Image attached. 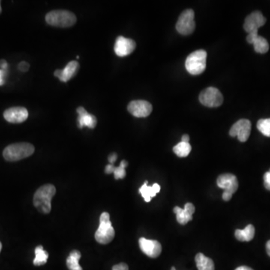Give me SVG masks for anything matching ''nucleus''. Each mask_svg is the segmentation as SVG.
Instances as JSON below:
<instances>
[{"label":"nucleus","mask_w":270,"mask_h":270,"mask_svg":"<svg viewBox=\"0 0 270 270\" xmlns=\"http://www.w3.org/2000/svg\"><path fill=\"white\" fill-rule=\"evenodd\" d=\"M207 54L204 50L194 51L186 60V68L192 75H199L205 70Z\"/></svg>","instance_id":"39448f33"},{"label":"nucleus","mask_w":270,"mask_h":270,"mask_svg":"<svg viewBox=\"0 0 270 270\" xmlns=\"http://www.w3.org/2000/svg\"><path fill=\"white\" fill-rule=\"evenodd\" d=\"M4 120L10 123H22L28 116V110L22 106H14L4 110L3 114Z\"/></svg>","instance_id":"f8f14e48"},{"label":"nucleus","mask_w":270,"mask_h":270,"mask_svg":"<svg viewBox=\"0 0 270 270\" xmlns=\"http://www.w3.org/2000/svg\"><path fill=\"white\" fill-rule=\"evenodd\" d=\"M195 262L198 270H214L212 260L207 258L202 253H198L195 256Z\"/></svg>","instance_id":"4be33fe9"},{"label":"nucleus","mask_w":270,"mask_h":270,"mask_svg":"<svg viewBox=\"0 0 270 270\" xmlns=\"http://www.w3.org/2000/svg\"><path fill=\"white\" fill-rule=\"evenodd\" d=\"M246 40L249 44L254 45V50L258 54H264L268 52L270 45L266 39L262 36H258V31H254L248 33Z\"/></svg>","instance_id":"2eb2a0df"},{"label":"nucleus","mask_w":270,"mask_h":270,"mask_svg":"<svg viewBox=\"0 0 270 270\" xmlns=\"http://www.w3.org/2000/svg\"><path fill=\"white\" fill-rule=\"evenodd\" d=\"M148 182L146 181L142 186L140 188L139 192L142 195L146 202H148L151 201L152 198L156 196L158 193L160 192V187L158 183H154L152 186H147Z\"/></svg>","instance_id":"6ab92c4d"},{"label":"nucleus","mask_w":270,"mask_h":270,"mask_svg":"<svg viewBox=\"0 0 270 270\" xmlns=\"http://www.w3.org/2000/svg\"><path fill=\"white\" fill-rule=\"evenodd\" d=\"M7 70L0 69V86L4 85V82H6L4 78H6V75H7Z\"/></svg>","instance_id":"c756f323"},{"label":"nucleus","mask_w":270,"mask_h":270,"mask_svg":"<svg viewBox=\"0 0 270 270\" xmlns=\"http://www.w3.org/2000/svg\"><path fill=\"white\" fill-rule=\"evenodd\" d=\"M252 130V123L248 120L242 118L232 124L230 130V135L237 136L240 142H246L249 138Z\"/></svg>","instance_id":"6e6552de"},{"label":"nucleus","mask_w":270,"mask_h":270,"mask_svg":"<svg viewBox=\"0 0 270 270\" xmlns=\"http://www.w3.org/2000/svg\"><path fill=\"white\" fill-rule=\"evenodd\" d=\"M112 270H128V266L124 262H120V264L114 266Z\"/></svg>","instance_id":"cd10ccee"},{"label":"nucleus","mask_w":270,"mask_h":270,"mask_svg":"<svg viewBox=\"0 0 270 270\" xmlns=\"http://www.w3.org/2000/svg\"><path fill=\"white\" fill-rule=\"evenodd\" d=\"M174 153L180 158L187 157L192 151V146L189 142H180L172 148Z\"/></svg>","instance_id":"393cba45"},{"label":"nucleus","mask_w":270,"mask_h":270,"mask_svg":"<svg viewBox=\"0 0 270 270\" xmlns=\"http://www.w3.org/2000/svg\"><path fill=\"white\" fill-rule=\"evenodd\" d=\"M256 128L264 136L270 138V118L260 120L256 123Z\"/></svg>","instance_id":"a878e982"},{"label":"nucleus","mask_w":270,"mask_h":270,"mask_svg":"<svg viewBox=\"0 0 270 270\" xmlns=\"http://www.w3.org/2000/svg\"><path fill=\"white\" fill-rule=\"evenodd\" d=\"M34 147L28 142H16L6 147L3 151V157L8 162H18L30 157L34 153Z\"/></svg>","instance_id":"f03ea898"},{"label":"nucleus","mask_w":270,"mask_h":270,"mask_svg":"<svg viewBox=\"0 0 270 270\" xmlns=\"http://www.w3.org/2000/svg\"><path fill=\"white\" fill-rule=\"evenodd\" d=\"M117 159V154L116 153H112V154H110V156L108 157V160H109L110 163V164H114V163H115L116 160Z\"/></svg>","instance_id":"7c9ffc66"},{"label":"nucleus","mask_w":270,"mask_h":270,"mask_svg":"<svg viewBox=\"0 0 270 270\" xmlns=\"http://www.w3.org/2000/svg\"><path fill=\"white\" fill-rule=\"evenodd\" d=\"M45 20L52 26L67 28L74 25L76 18L74 14L69 10H54L46 14Z\"/></svg>","instance_id":"7ed1b4c3"},{"label":"nucleus","mask_w":270,"mask_h":270,"mask_svg":"<svg viewBox=\"0 0 270 270\" xmlns=\"http://www.w3.org/2000/svg\"></svg>","instance_id":"58836bf2"},{"label":"nucleus","mask_w":270,"mask_h":270,"mask_svg":"<svg viewBox=\"0 0 270 270\" xmlns=\"http://www.w3.org/2000/svg\"><path fill=\"white\" fill-rule=\"evenodd\" d=\"M56 194L55 186L46 184L38 189L33 198V204L40 212L48 214L51 210V200Z\"/></svg>","instance_id":"f257e3e1"},{"label":"nucleus","mask_w":270,"mask_h":270,"mask_svg":"<svg viewBox=\"0 0 270 270\" xmlns=\"http://www.w3.org/2000/svg\"><path fill=\"white\" fill-rule=\"evenodd\" d=\"M34 254H36V258L33 260V264L34 266L44 265L46 264L48 259V253L46 250H44L43 246H38L34 249Z\"/></svg>","instance_id":"b1692460"},{"label":"nucleus","mask_w":270,"mask_h":270,"mask_svg":"<svg viewBox=\"0 0 270 270\" xmlns=\"http://www.w3.org/2000/svg\"><path fill=\"white\" fill-rule=\"evenodd\" d=\"M128 110L134 116L144 118L151 114L152 106L150 102L144 100H132L128 105Z\"/></svg>","instance_id":"1a4fd4ad"},{"label":"nucleus","mask_w":270,"mask_h":270,"mask_svg":"<svg viewBox=\"0 0 270 270\" xmlns=\"http://www.w3.org/2000/svg\"><path fill=\"white\" fill-rule=\"evenodd\" d=\"M194 12L192 9H186L178 16L176 28L180 34L188 36L195 30Z\"/></svg>","instance_id":"423d86ee"},{"label":"nucleus","mask_w":270,"mask_h":270,"mask_svg":"<svg viewBox=\"0 0 270 270\" xmlns=\"http://www.w3.org/2000/svg\"><path fill=\"white\" fill-rule=\"evenodd\" d=\"M235 270H252L250 267L246 266H242L238 267V268H236Z\"/></svg>","instance_id":"72a5a7b5"},{"label":"nucleus","mask_w":270,"mask_h":270,"mask_svg":"<svg viewBox=\"0 0 270 270\" xmlns=\"http://www.w3.org/2000/svg\"><path fill=\"white\" fill-rule=\"evenodd\" d=\"M0 68L8 70V62L4 60H0Z\"/></svg>","instance_id":"2f4dec72"},{"label":"nucleus","mask_w":270,"mask_h":270,"mask_svg":"<svg viewBox=\"0 0 270 270\" xmlns=\"http://www.w3.org/2000/svg\"><path fill=\"white\" fill-rule=\"evenodd\" d=\"M217 186L224 189V193L232 195L238 189V182L236 176L234 174H224L218 177Z\"/></svg>","instance_id":"9b49d317"},{"label":"nucleus","mask_w":270,"mask_h":270,"mask_svg":"<svg viewBox=\"0 0 270 270\" xmlns=\"http://www.w3.org/2000/svg\"><path fill=\"white\" fill-rule=\"evenodd\" d=\"M266 249L267 254L270 256V240L267 242L266 244Z\"/></svg>","instance_id":"f704fd0d"},{"label":"nucleus","mask_w":270,"mask_h":270,"mask_svg":"<svg viewBox=\"0 0 270 270\" xmlns=\"http://www.w3.org/2000/svg\"><path fill=\"white\" fill-rule=\"evenodd\" d=\"M174 212L176 214V220L180 224L184 225L193 218V214L195 212V207L192 202H187L184 208L178 206L174 208Z\"/></svg>","instance_id":"dca6fc26"},{"label":"nucleus","mask_w":270,"mask_h":270,"mask_svg":"<svg viewBox=\"0 0 270 270\" xmlns=\"http://www.w3.org/2000/svg\"><path fill=\"white\" fill-rule=\"evenodd\" d=\"M128 166V162L126 160H122L120 163V166H114V164L106 165V168H105V172L106 174H114V178L116 180H120V178H123L126 177V168Z\"/></svg>","instance_id":"aec40b11"},{"label":"nucleus","mask_w":270,"mask_h":270,"mask_svg":"<svg viewBox=\"0 0 270 270\" xmlns=\"http://www.w3.org/2000/svg\"><path fill=\"white\" fill-rule=\"evenodd\" d=\"M139 246L141 250L150 258H158L162 253V244L157 240H147L142 237L139 240Z\"/></svg>","instance_id":"4468645a"},{"label":"nucleus","mask_w":270,"mask_h":270,"mask_svg":"<svg viewBox=\"0 0 270 270\" xmlns=\"http://www.w3.org/2000/svg\"><path fill=\"white\" fill-rule=\"evenodd\" d=\"M171 270H176L175 267H172V268H171Z\"/></svg>","instance_id":"4c0bfd02"},{"label":"nucleus","mask_w":270,"mask_h":270,"mask_svg":"<svg viewBox=\"0 0 270 270\" xmlns=\"http://www.w3.org/2000/svg\"><path fill=\"white\" fill-rule=\"evenodd\" d=\"M254 226L252 224H248L243 230H236L235 231V236L238 241L249 242L253 240L254 236Z\"/></svg>","instance_id":"412c9836"},{"label":"nucleus","mask_w":270,"mask_h":270,"mask_svg":"<svg viewBox=\"0 0 270 270\" xmlns=\"http://www.w3.org/2000/svg\"><path fill=\"white\" fill-rule=\"evenodd\" d=\"M78 114V126L80 128L84 127H88L90 128H94L97 124V118L94 116L88 114L86 110L82 106H79L76 109Z\"/></svg>","instance_id":"f3484780"},{"label":"nucleus","mask_w":270,"mask_h":270,"mask_svg":"<svg viewBox=\"0 0 270 270\" xmlns=\"http://www.w3.org/2000/svg\"><path fill=\"white\" fill-rule=\"evenodd\" d=\"M81 258V254L79 250H74L70 252L66 260V265L69 270H82L80 266L79 260Z\"/></svg>","instance_id":"5701e85b"},{"label":"nucleus","mask_w":270,"mask_h":270,"mask_svg":"<svg viewBox=\"0 0 270 270\" xmlns=\"http://www.w3.org/2000/svg\"><path fill=\"white\" fill-rule=\"evenodd\" d=\"M2 247V246L1 242H0V252H1Z\"/></svg>","instance_id":"e433bc0d"},{"label":"nucleus","mask_w":270,"mask_h":270,"mask_svg":"<svg viewBox=\"0 0 270 270\" xmlns=\"http://www.w3.org/2000/svg\"><path fill=\"white\" fill-rule=\"evenodd\" d=\"M18 68L20 72H26L30 68V64L26 62H21L20 64H18Z\"/></svg>","instance_id":"c85d7f7f"},{"label":"nucleus","mask_w":270,"mask_h":270,"mask_svg":"<svg viewBox=\"0 0 270 270\" xmlns=\"http://www.w3.org/2000/svg\"><path fill=\"white\" fill-rule=\"evenodd\" d=\"M264 186L267 190H270V171L266 172L264 176Z\"/></svg>","instance_id":"bb28decb"},{"label":"nucleus","mask_w":270,"mask_h":270,"mask_svg":"<svg viewBox=\"0 0 270 270\" xmlns=\"http://www.w3.org/2000/svg\"><path fill=\"white\" fill-rule=\"evenodd\" d=\"M115 230L112 228L108 212H103L100 216L99 226L94 234L96 241L100 244H108L114 240Z\"/></svg>","instance_id":"20e7f679"},{"label":"nucleus","mask_w":270,"mask_h":270,"mask_svg":"<svg viewBox=\"0 0 270 270\" xmlns=\"http://www.w3.org/2000/svg\"><path fill=\"white\" fill-rule=\"evenodd\" d=\"M78 68H79V63L78 62H69L63 70L58 69L56 70L54 72V75L57 76L62 82H66L76 74V72H78Z\"/></svg>","instance_id":"a211bd4d"},{"label":"nucleus","mask_w":270,"mask_h":270,"mask_svg":"<svg viewBox=\"0 0 270 270\" xmlns=\"http://www.w3.org/2000/svg\"><path fill=\"white\" fill-rule=\"evenodd\" d=\"M2 13L1 1H0V14Z\"/></svg>","instance_id":"c9c22d12"},{"label":"nucleus","mask_w":270,"mask_h":270,"mask_svg":"<svg viewBox=\"0 0 270 270\" xmlns=\"http://www.w3.org/2000/svg\"><path fill=\"white\" fill-rule=\"evenodd\" d=\"M200 102L208 108H218L224 102L222 92L214 87H208L201 92L199 96Z\"/></svg>","instance_id":"0eeeda50"},{"label":"nucleus","mask_w":270,"mask_h":270,"mask_svg":"<svg viewBox=\"0 0 270 270\" xmlns=\"http://www.w3.org/2000/svg\"><path fill=\"white\" fill-rule=\"evenodd\" d=\"M266 22V19L264 18L262 14L260 12H252L244 20V30L248 33L252 32L254 31H258L259 28L264 25Z\"/></svg>","instance_id":"ddd939ff"},{"label":"nucleus","mask_w":270,"mask_h":270,"mask_svg":"<svg viewBox=\"0 0 270 270\" xmlns=\"http://www.w3.org/2000/svg\"><path fill=\"white\" fill-rule=\"evenodd\" d=\"M189 140H190V138L188 135L184 134L182 136V142H189Z\"/></svg>","instance_id":"473e14b6"},{"label":"nucleus","mask_w":270,"mask_h":270,"mask_svg":"<svg viewBox=\"0 0 270 270\" xmlns=\"http://www.w3.org/2000/svg\"><path fill=\"white\" fill-rule=\"evenodd\" d=\"M136 48V43L133 39L118 36L114 45V51L118 56L124 57L133 52Z\"/></svg>","instance_id":"9d476101"}]
</instances>
